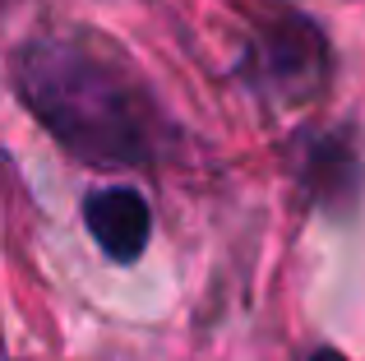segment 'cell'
I'll use <instances>...</instances> for the list:
<instances>
[{
	"mask_svg": "<svg viewBox=\"0 0 365 361\" xmlns=\"http://www.w3.org/2000/svg\"><path fill=\"white\" fill-rule=\"evenodd\" d=\"M301 190L329 213H347L361 195L356 148L342 135H314L301 148Z\"/></svg>",
	"mask_w": 365,
	"mask_h": 361,
	"instance_id": "cell-4",
	"label": "cell"
},
{
	"mask_svg": "<svg viewBox=\"0 0 365 361\" xmlns=\"http://www.w3.org/2000/svg\"><path fill=\"white\" fill-rule=\"evenodd\" d=\"M14 83L46 135L83 163L148 167L167 144V121L148 93L74 42L33 37L14 56Z\"/></svg>",
	"mask_w": 365,
	"mask_h": 361,
	"instance_id": "cell-1",
	"label": "cell"
},
{
	"mask_svg": "<svg viewBox=\"0 0 365 361\" xmlns=\"http://www.w3.org/2000/svg\"><path fill=\"white\" fill-rule=\"evenodd\" d=\"M236 74L250 83V93L273 102H301L329 79V42L305 14L277 9L255 28Z\"/></svg>",
	"mask_w": 365,
	"mask_h": 361,
	"instance_id": "cell-2",
	"label": "cell"
},
{
	"mask_svg": "<svg viewBox=\"0 0 365 361\" xmlns=\"http://www.w3.org/2000/svg\"><path fill=\"white\" fill-rule=\"evenodd\" d=\"M305 361H347V352H338V347H319V352H310Z\"/></svg>",
	"mask_w": 365,
	"mask_h": 361,
	"instance_id": "cell-5",
	"label": "cell"
},
{
	"mask_svg": "<svg viewBox=\"0 0 365 361\" xmlns=\"http://www.w3.org/2000/svg\"><path fill=\"white\" fill-rule=\"evenodd\" d=\"M83 223H88V236L102 245L107 260L134 264L148 250L153 208H148V199L130 185H102L83 199Z\"/></svg>",
	"mask_w": 365,
	"mask_h": 361,
	"instance_id": "cell-3",
	"label": "cell"
}]
</instances>
